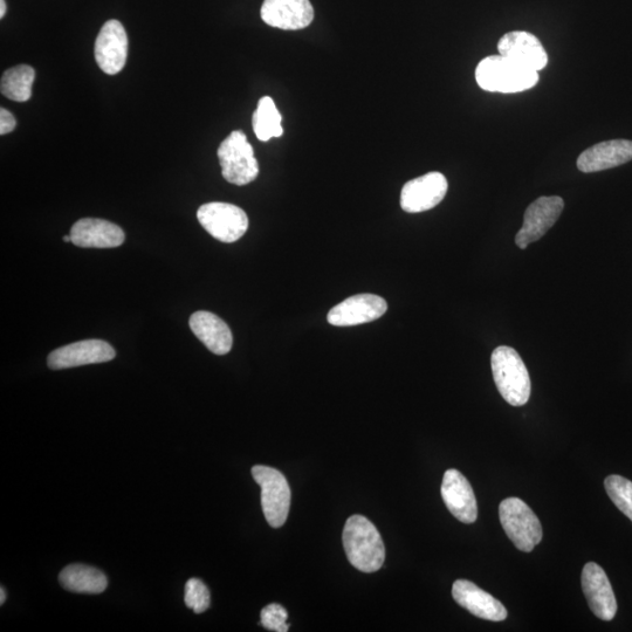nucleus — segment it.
Returning <instances> with one entry per match:
<instances>
[{"mask_svg": "<svg viewBox=\"0 0 632 632\" xmlns=\"http://www.w3.org/2000/svg\"><path fill=\"white\" fill-rule=\"evenodd\" d=\"M64 242H65V243H71V242H72V237H71V235L65 236V237H64Z\"/></svg>", "mask_w": 632, "mask_h": 632, "instance_id": "c756f323", "label": "nucleus"}, {"mask_svg": "<svg viewBox=\"0 0 632 632\" xmlns=\"http://www.w3.org/2000/svg\"><path fill=\"white\" fill-rule=\"evenodd\" d=\"M260 13L267 25L286 31L306 29L314 19L309 0H265Z\"/></svg>", "mask_w": 632, "mask_h": 632, "instance_id": "4468645a", "label": "nucleus"}, {"mask_svg": "<svg viewBox=\"0 0 632 632\" xmlns=\"http://www.w3.org/2000/svg\"><path fill=\"white\" fill-rule=\"evenodd\" d=\"M197 218L206 232L222 243L237 242L249 229L245 211L229 203L204 204L198 209Z\"/></svg>", "mask_w": 632, "mask_h": 632, "instance_id": "0eeeda50", "label": "nucleus"}, {"mask_svg": "<svg viewBox=\"0 0 632 632\" xmlns=\"http://www.w3.org/2000/svg\"><path fill=\"white\" fill-rule=\"evenodd\" d=\"M60 585L68 592L77 594H101L108 586L107 576L98 568L71 565L59 575Z\"/></svg>", "mask_w": 632, "mask_h": 632, "instance_id": "412c9836", "label": "nucleus"}, {"mask_svg": "<svg viewBox=\"0 0 632 632\" xmlns=\"http://www.w3.org/2000/svg\"><path fill=\"white\" fill-rule=\"evenodd\" d=\"M219 163L226 181L231 184H249L259 175V163L247 137L240 130H235L218 148Z\"/></svg>", "mask_w": 632, "mask_h": 632, "instance_id": "39448f33", "label": "nucleus"}, {"mask_svg": "<svg viewBox=\"0 0 632 632\" xmlns=\"http://www.w3.org/2000/svg\"><path fill=\"white\" fill-rule=\"evenodd\" d=\"M565 202L559 196L540 197L528 206L522 228L515 236V244L521 250L538 242L553 228L560 218Z\"/></svg>", "mask_w": 632, "mask_h": 632, "instance_id": "6e6552de", "label": "nucleus"}, {"mask_svg": "<svg viewBox=\"0 0 632 632\" xmlns=\"http://www.w3.org/2000/svg\"><path fill=\"white\" fill-rule=\"evenodd\" d=\"M500 56L506 57L533 71H542L548 64V56L541 41L532 33L513 31L499 40Z\"/></svg>", "mask_w": 632, "mask_h": 632, "instance_id": "2eb2a0df", "label": "nucleus"}, {"mask_svg": "<svg viewBox=\"0 0 632 632\" xmlns=\"http://www.w3.org/2000/svg\"><path fill=\"white\" fill-rule=\"evenodd\" d=\"M499 517L507 537L521 552H532L544 537L537 515L519 498L505 499L499 506Z\"/></svg>", "mask_w": 632, "mask_h": 632, "instance_id": "20e7f679", "label": "nucleus"}, {"mask_svg": "<svg viewBox=\"0 0 632 632\" xmlns=\"http://www.w3.org/2000/svg\"><path fill=\"white\" fill-rule=\"evenodd\" d=\"M260 617V624L267 630L286 632L290 629V624H287L288 613L280 604H269L261 610Z\"/></svg>", "mask_w": 632, "mask_h": 632, "instance_id": "a878e982", "label": "nucleus"}, {"mask_svg": "<svg viewBox=\"0 0 632 632\" xmlns=\"http://www.w3.org/2000/svg\"><path fill=\"white\" fill-rule=\"evenodd\" d=\"M17 121L8 109H0V135H6L16 129Z\"/></svg>", "mask_w": 632, "mask_h": 632, "instance_id": "bb28decb", "label": "nucleus"}, {"mask_svg": "<svg viewBox=\"0 0 632 632\" xmlns=\"http://www.w3.org/2000/svg\"><path fill=\"white\" fill-rule=\"evenodd\" d=\"M72 243L84 249H114L125 243L120 226L103 219L84 218L73 225Z\"/></svg>", "mask_w": 632, "mask_h": 632, "instance_id": "f3484780", "label": "nucleus"}, {"mask_svg": "<svg viewBox=\"0 0 632 632\" xmlns=\"http://www.w3.org/2000/svg\"><path fill=\"white\" fill-rule=\"evenodd\" d=\"M343 547L350 565L363 573H375L386 560V547L379 530L363 515H352L342 534Z\"/></svg>", "mask_w": 632, "mask_h": 632, "instance_id": "f257e3e1", "label": "nucleus"}, {"mask_svg": "<svg viewBox=\"0 0 632 632\" xmlns=\"http://www.w3.org/2000/svg\"><path fill=\"white\" fill-rule=\"evenodd\" d=\"M476 79L484 91L511 94L527 91L537 85L539 72L499 54L480 61L476 68Z\"/></svg>", "mask_w": 632, "mask_h": 632, "instance_id": "f03ea898", "label": "nucleus"}, {"mask_svg": "<svg viewBox=\"0 0 632 632\" xmlns=\"http://www.w3.org/2000/svg\"><path fill=\"white\" fill-rule=\"evenodd\" d=\"M281 114L278 111L276 103L270 98V96H264L258 102L257 111L254 112L252 118V126L254 134L258 137V140L267 142L272 137H280L284 133L283 126H281Z\"/></svg>", "mask_w": 632, "mask_h": 632, "instance_id": "4be33fe9", "label": "nucleus"}, {"mask_svg": "<svg viewBox=\"0 0 632 632\" xmlns=\"http://www.w3.org/2000/svg\"><path fill=\"white\" fill-rule=\"evenodd\" d=\"M252 476L261 487L266 521L273 528L284 526L291 506V489L284 474L270 466L256 465L252 467Z\"/></svg>", "mask_w": 632, "mask_h": 632, "instance_id": "423d86ee", "label": "nucleus"}, {"mask_svg": "<svg viewBox=\"0 0 632 632\" xmlns=\"http://www.w3.org/2000/svg\"><path fill=\"white\" fill-rule=\"evenodd\" d=\"M632 160V141L611 140L595 144L577 158V169L585 174L622 166Z\"/></svg>", "mask_w": 632, "mask_h": 632, "instance_id": "6ab92c4d", "label": "nucleus"}, {"mask_svg": "<svg viewBox=\"0 0 632 632\" xmlns=\"http://www.w3.org/2000/svg\"><path fill=\"white\" fill-rule=\"evenodd\" d=\"M449 183L441 173H429L405 183L401 192V206L409 214L429 211L441 204Z\"/></svg>", "mask_w": 632, "mask_h": 632, "instance_id": "1a4fd4ad", "label": "nucleus"}, {"mask_svg": "<svg viewBox=\"0 0 632 632\" xmlns=\"http://www.w3.org/2000/svg\"><path fill=\"white\" fill-rule=\"evenodd\" d=\"M115 356V349L106 341L85 340L54 350L47 364L52 370H60L109 362Z\"/></svg>", "mask_w": 632, "mask_h": 632, "instance_id": "9b49d317", "label": "nucleus"}, {"mask_svg": "<svg viewBox=\"0 0 632 632\" xmlns=\"http://www.w3.org/2000/svg\"><path fill=\"white\" fill-rule=\"evenodd\" d=\"M184 602L185 606L194 610L196 614H203L209 609L211 603L210 592L202 580L190 579L187 582Z\"/></svg>", "mask_w": 632, "mask_h": 632, "instance_id": "393cba45", "label": "nucleus"}, {"mask_svg": "<svg viewBox=\"0 0 632 632\" xmlns=\"http://www.w3.org/2000/svg\"><path fill=\"white\" fill-rule=\"evenodd\" d=\"M34 79H36V71L31 66L12 67L3 74L0 89L6 98L16 102H26L31 99Z\"/></svg>", "mask_w": 632, "mask_h": 632, "instance_id": "5701e85b", "label": "nucleus"}, {"mask_svg": "<svg viewBox=\"0 0 632 632\" xmlns=\"http://www.w3.org/2000/svg\"><path fill=\"white\" fill-rule=\"evenodd\" d=\"M128 58V36L119 20H108L95 41V60L101 71L115 75L123 70Z\"/></svg>", "mask_w": 632, "mask_h": 632, "instance_id": "9d476101", "label": "nucleus"}, {"mask_svg": "<svg viewBox=\"0 0 632 632\" xmlns=\"http://www.w3.org/2000/svg\"><path fill=\"white\" fill-rule=\"evenodd\" d=\"M452 596L460 607L483 620L501 622L507 618L503 604L470 581L457 580L453 583Z\"/></svg>", "mask_w": 632, "mask_h": 632, "instance_id": "a211bd4d", "label": "nucleus"}, {"mask_svg": "<svg viewBox=\"0 0 632 632\" xmlns=\"http://www.w3.org/2000/svg\"><path fill=\"white\" fill-rule=\"evenodd\" d=\"M609 498L632 521V482L621 476H609L604 480Z\"/></svg>", "mask_w": 632, "mask_h": 632, "instance_id": "b1692460", "label": "nucleus"}, {"mask_svg": "<svg viewBox=\"0 0 632 632\" xmlns=\"http://www.w3.org/2000/svg\"><path fill=\"white\" fill-rule=\"evenodd\" d=\"M6 15V3L5 0H0V18H4Z\"/></svg>", "mask_w": 632, "mask_h": 632, "instance_id": "cd10ccee", "label": "nucleus"}, {"mask_svg": "<svg viewBox=\"0 0 632 632\" xmlns=\"http://www.w3.org/2000/svg\"><path fill=\"white\" fill-rule=\"evenodd\" d=\"M5 601H6V592H5L4 587H2V588H0V604H2V606H3Z\"/></svg>", "mask_w": 632, "mask_h": 632, "instance_id": "c85d7f7f", "label": "nucleus"}, {"mask_svg": "<svg viewBox=\"0 0 632 632\" xmlns=\"http://www.w3.org/2000/svg\"><path fill=\"white\" fill-rule=\"evenodd\" d=\"M191 331L201 340L210 352L226 355L231 352L233 336L231 329L219 316L210 312H196L191 315Z\"/></svg>", "mask_w": 632, "mask_h": 632, "instance_id": "aec40b11", "label": "nucleus"}, {"mask_svg": "<svg viewBox=\"0 0 632 632\" xmlns=\"http://www.w3.org/2000/svg\"><path fill=\"white\" fill-rule=\"evenodd\" d=\"M582 589L588 606L602 621H611L617 613V601L613 587L603 568L588 562L582 572Z\"/></svg>", "mask_w": 632, "mask_h": 632, "instance_id": "ddd939ff", "label": "nucleus"}, {"mask_svg": "<svg viewBox=\"0 0 632 632\" xmlns=\"http://www.w3.org/2000/svg\"><path fill=\"white\" fill-rule=\"evenodd\" d=\"M442 498L453 517L464 524H473L478 518L477 499L472 486L462 473L451 469L445 472Z\"/></svg>", "mask_w": 632, "mask_h": 632, "instance_id": "dca6fc26", "label": "nucleus"}, {"mask_svg": "<svg viewBox=\"0 0 632 632\" xmlns=\"http://www.w3.org/2000/svg\"><path fill=\"white\" fill-rule=\"evenodd\" d=\"M494 382L504 400L513 407H522L531 397L530 374L517 350L501 346L491 357Z\"/></svg>", "mask_w": 632, "mask_h": 632, "instance_id": "7ed1b4c3", "label": "nucleus"}, {"mask_svg": "<svg viewBox=\"0 0 632 632\" xmlns=\"http://www.w3.org/2000/svg\"><path fill=\"white\" fill-rule=\"evenodd\" d=\"M388 311L387 301L374 294H359L336 305L328 313L329 324L350 327L380 319Z\"/></svg>", "mask_w": 632, "mask_h": 632, "instance_id": "f8f14e48", "label": "nucleus"}]
</instances>
